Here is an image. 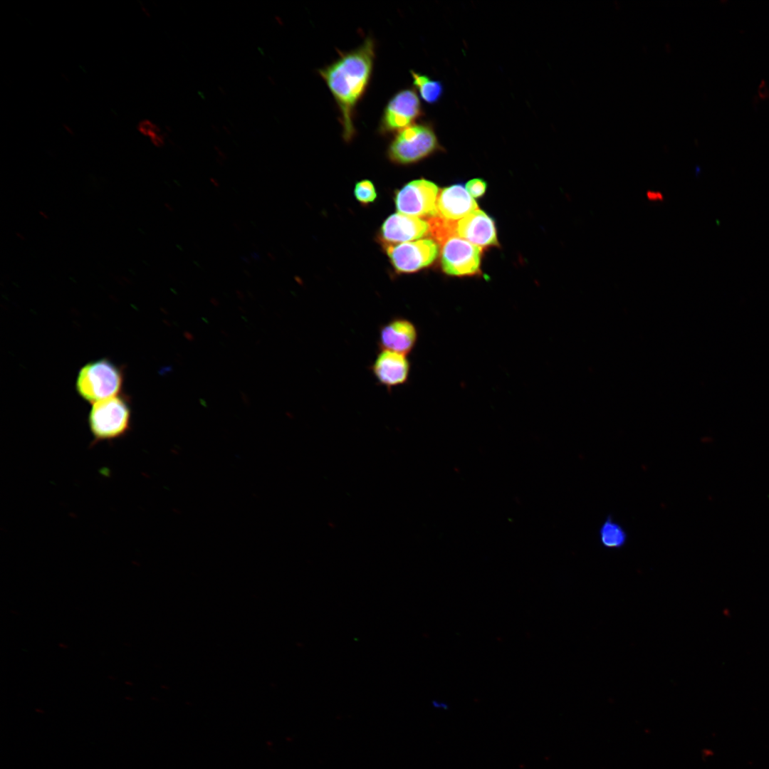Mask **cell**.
<instances>
[{"label": "cell", "mask_w": 769, "mask_h": 769, "mask_svg": "<svg viewBox=\"0 0 769 769\" xmlns=\"http://www.w3.org/2000/svg\"><path fill=\"white\" fill-rule=\"evenodd\" d=\"M241 395L242 400L244 402V404H250V400H249L248 396L245 393H244L242 392H241Z\"/></svg>", "instance_id": "23"}, {"label": "cell", "mask_w": 769, "mask_h": 769, "mask_svg": "<svg viewBox=\"0 0 769 769\" xmlns=\"http://www.w3.org/2000/svg\"><path fill=\"white\" fill-rule=\"evenodd\" d=\"M433 704H434V706H435L436 708H445L446 707V705L445 703H438L436 701H434Z\"/></svg>", "instance_id": "24"}, {"label": "cell", "mask_w": 769, "mask_h": 769, "mask_svg": "<svg viewBox=\"0 0 769 769\" xmlns=\"http://www.w3.org/2000/svg\"><path fill=\"white\" fill-rule=\"evenodd\" d=\"M419 338L416 325L409 319L396 315L381 324L378 328V349L409 355L415 348Z\"/></svg>", "instance_id": "10"}, {"label": "cell", "mask_w": 769, "mask_h": 769, "mask_svg": "<svg viewBox=\"0 0 769 769\" xmlns=\"http://www.w3.org/2000/svg\"><path fill=\"white\" fill-rule=\"evenodd\" d=\"M456 233L461 238L479 247L497 244L494 221L479 209L474 211L458 221Z\"/></svg>", "instance_id": "12"}, {"label": "cell", "mask_w": 769, "mask_h": 769, "mask_svg": "<svg viewBox=\"0 0 769 769\" xmlns=\"http://www.w3.org/2000/svg\"><path fill=\"white\" fill-rule=\"evenodd\" d=\"M429 232L428 221L399 212L390 215L384 221L380 236L387 244H402L420 239Z\"/></svg>", "instance_id": "11"}, {"label": "cell", "mask_w": 769, "mask_h": 769, "mask_svg": "<svg viewBox=\"0 0 769 769\" xmlns=\"http://www.w3.org/2000/svg\"><path fill=\"white\" fill-rule=\"evenodd\" d=\"M409 355L378 349L369 366V370L378 385L389 392L406 384L409 380L412 362Z\"/></svg>", "instance_id": "9"}, {"label": "cell", "mask_w": 769, "mask_h": 769, "mask_svg": "<svg viewBox=\"0 0 769 769\" xmlns=\"http://www.w3.org/2000/svg\"><path fill=\"white\" fill-rule=\"evenodd\" d=\"M424 115L416 90L404 88L397 92L385 105L378 125L381 135L396 134L417 122Z\"/></svg>", "instance_id": "5"}, {"label": "cell", "mask_w": 769, "mask_h": 769, "mask_svg": "<svg viewBox=\"0 0 769 769\" xmlns=\"http://www.w3.org/2000/svg\"><path fill=\"white\" fill-rule=\"evenodd\" d=\"M388 257L398 273H411L431 264L436 259L439 249L432 239H419L388 246Z\"/></svg>", "instance_id": "7"}, {"label": "cell", "mask_w": 769, "mask_h": 769, "mask_svg": "<svg viewBox=\"0 0 769 769\" xmlns=\"http://www.w3.org/2000/svg\"><path fill=\"white\" fill-rule=\"evenodd\" d=\"M647 197L649 200L654 202L662 201L664 199L662 194L659 192L648 191L647 193Z\"/></svg>", "instance_id": "21"}, {"label": "cell", "mask_w": 769, "mask_h": 769, "mask_svg": "<svg viewBox=\"0 0 769 769\" xmlns=\"http://www.w3.org/2000/svg\"><path fill=\"white\" fill-rule=\"evenodd\" d=\"M131 419L130 401L124 394L95 403L88 417L92 444L125 436L130 431Z\"/></svg>", "instance_id": "2"}, {"label": "cell", "mask_w": 769, "mask_h": 769, "mask_svg": "<svg viewBox=\"0 0 769 769\" xmlns=\"http://www.w3.org/2000/svg\"><path fill=\"white\" fill-rule=\"evenodd\" d=\"M150 140L155 146L161 147L164 145L165 133L162 132L161 133L156 134L150 137Z\"/></svg>", "instance_id": "20"}, {"label": "cell", "mask_w": 769, "mask_h": 769, "mask_svg": "<svg viewBox=\"0 0 769 769\" xmlns=\"http://www.w3.org/2000/svg\"><path fill=\"white\" fill-rule=\"evenodd\" d=\"M137 130L150 138L156 134L162 132L159 126L149 120H142L137 125Z\"/></svg>", "instance_id": "19"}, {"label": "cell", "mask_w": 769, "mask_h": 769, "mask_svg": "<svg viewBox=\"0 0 769 769\" xmlns=\"http://www.w3.org/2000/svg\"><path fill=\"white\" fill-rule=\"evenodd\" d=\"M354 194L357 200L364 204L372 203L377 198L374 184L367 179L360 181L355 184Z\"/></svg>", "instance_id": "17"}, {"label": "cell", "mask_w": 769, "mask_h": 769, "mask_svg": "<svg viewBox=\"0 0 769 769\" xmlns=\"http://www.w3.org/2000/svg\"><path fill=\"white\" fill-rule=\"evenodd\" d=\"M436 209L439 216L456 221L478 209V205L466 187L454 184L441 191L437 197Z\"/></svg>", "instance_id": "13"}, {"label": "cell", "mask_w": 769, "mask_h": 769, "mask_svg": "<svg viewBox=\"0 0 769 769\" xmlns=\"http://www.w3.org/2000/svg\"><path fill=\"white\" fill-rule=\"evenodd\" d=\"M124 376V370L110 359L93 360L80 369L75 390L84 400L97 403L119 394Z\"/></svg>", "instance_id": "3"}, {"label": "cell", "mask_w": 769, "mask_h": 769, "mask_svg": "<svg viewBox=\"0 0 769 769\" xmlns=\"http://www.w3.org/2000/svg\"><path fill=\"white\" fill-rule=\"evenodd\" d=\"M438 192V187L429 180L412 181L396 193V208L399 213L418 218L436 216Z\"/></svg>", "instance_id": "6"}, {"label": "cell", "mask_w": 769, "mask_h": 769, "mask_svg": "<svg viewBox=\"0 0 769 769\" xmlns=\"http://www.w3.org/2000/svg\"><path fill=\"white\" fill-rule=\"evenodd\" d=\"M375 58V42L369 36L357 48L340 52L335 61L318 70L337 105L346 142L355 136V109L370 82Z\"/></svg>", "instance_id": "1"}, {"label": "cell", "mask_w": 769, "mask_h": 769, "mask_svg": "<svg viewBox=\"0 0 769 769\" xmlns=\"http://www.w3.org/2000/svg\"><path fill=\"white\" fill-rule=\"evenodd\" d=\"M428 223L429 232L440 244H442L449 237L456 235V225L455 221L436 216L430 218Z\"/></svg>", "instance_id": "16"}, {"label": "cell", "mask_w": 769, "mask_h": 769, "mask_svg": "<svg viewBox=\"0 0 769 769\" xmlns=\"http://www.w3.org/2000/svg\"><path fill=\"white\" fill-rule=\"evenodd\" d=\"M412 83L415 90L418 91L422 99L429 103L434 104L439 102L444 93V87L439 80H433L428 75L410 70Z\"/></svg>", "instance_id": "15"}, {"label": "cell", "mask_w": 769, "mask_h": 769, "mask_svg": "<svg viewBox=\"0 0 769 769\" xmlns=\"http://www.w3.org/2000/svg\"><path fill=\"white\" fill-rule=\"evenodd\" d=\"M486 183L481 179H473L466 184V189L470 195L478 198L483 195L486 189Z\"/></svg>", "instance_id": "18"}, {"label": "cell", "mask_w": 769, "mask_h": 769, "mask_svg": "<svg viewBox=\"0 0 769 769\" xmlns=\"http://www.w3.org/2000/svg\"><path fill=\"white\" fill-rule=\"evenodd\" d=\"M184 338H186L187 340H188L189 341H193V340H194V335H192V334L191 333H189V332H187V331H184Z\"/></svg>", "instance_id": "22"}, {"label": "cell", "mask_w": 769, "mask_h": 769, "mask_svg": "<svg viewBox=\"0 0 769 769\" xmlns=\"http://www.w3.org/2000/svg\"><path fill=\"white\" fill-rule=\"evenodd\" d=\"M441 267L451 276H468L477 273L481 263V249L454 235L442 244Z\"/></svg>", "instance_id": "8"}, {"label": "cell", "mask_w": 769, "mask_h": 769, "mask_svg": "<svg viewBox=\"0 0 769 769\" xmlns=\"http://www.w3.org/2000/svg\"><path fill=\"white\" fill-rule=\"evenodd\" d=\"M598 535L601 545L608 549H620L628 540L626 530L610 515L601 524Z\"/></svg>", "instance_id": "14"}, {"label": "cell", "mask_w": 769, "mask_h": 769, "mask_svg": "<svg viewBox=\"0 0 769 769\" xmlns=\"http://www.w3.org/2000/svg\"><path fill=\"white\" fill-rule=\"evenodd\" d=\"M440 149L433 125L417 122L394 135L387 154L392 162L408 165L425 159Z\"/></svg>", "instance_id": "4"}]
</instances>
